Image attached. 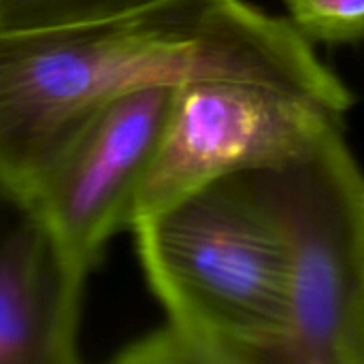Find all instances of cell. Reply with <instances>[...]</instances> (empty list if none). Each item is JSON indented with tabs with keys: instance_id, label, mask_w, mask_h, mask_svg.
<instances>
[{
	"instance_id": "7",
	"label": "cell",
	"mask_w": 364,
	"mask_h": 364,
	"mask_svg": "<svg viewBox=\"0 0 364 364\" xmlns=\"http://www.w3.org/2000/svg\"><path fill=\"white\" fill-rule=\"evenodd\" d=\"M168 0H0V32L122 17Z\"/></svg>"
},
{
	"instance_id": "1",
	"label": "cell",
	"mask_w": 364,
	"mask_h": 364,
	"mask_svg": "<svg viewBox=\"0 0 364 364\" xmlns=\"http://www.w3.org/2000/svg\"><path fill=\"white\" fill-rule=\"evenodd\" d=\"M218 77L354 105L288 17L245 0H168L122 17L0 32V196L21 209L60 149L122 96Z\"/></svg>"
},
{
	"instance_id": "3",
	"label": "cell",
	"mask_w": 364,
	"mask_h": 364,
	"mask_svg": "<svg viewBox=\"0 0 364 364\" xmlns=\"http://www.w3.org/2000/svg\"><path fill=\"white\" fill-rule=\"evenodd\" d=\"M250 179L288 260L284 364H350L364 305V173L346 130Z\"/></svg>"
},
{
	"instance_id": "5",
	"label": "cell",
	"mask_w": 364,
	"mask_h": 364,
	"mask_svg": "<svg viewBox=\"0 0 364 364\" xmlns=\"http://www.w3.org/2000/svg\"><path fill=\"white\" fill-rule=\"evenodd\" d=\"M352 105L252 79L177 85L128 230L179 198L232 175L282 166L346 130Z\"/></svg>"
},
{
	"instance_id": "2",
	"label": "cell",
	"mask_w": 364,
	"mask_h": 364,
	"mask_svg": "<svg viewBox=\"0 0 364 364\" xmlns=\"http://www.w3.org/2000/svg\"><path fill=\"white\" fill-rule=\"evenodd\" d=\"M130 230L166 322L117 363L284 364L288 260L250 173L213 181Z\"/></svg>"
},
{
	"instance_id": "4",
	"label": "cell",
	"mask_w": 364,
	"mask_h": 364,
	"mask_svg": "<svg viewBox=\"0 0 364 364\" xmlns=\"http://www.w3.org/2000/svg\"><path fill=\"white\" fill-rule=\"evenodd\" d=\"M173 92L164 85L143 87L105 107L60 149L21 207L51 250L60 341L68 364L79 363L87 279L107 243L130 226Z\"/></svg>"
},
{
	"instance_id": "9",
	"label": "cell",
	"mask_w": 364,
	"mask_h": 364,
	"mask_svg": "<svg viewBox=\"0 0 364 364\" xmlns=\"http://www.w3.org/2000/svg\"><path fill=\"white\" fill-rule=\"evenodd\" d=\"M350 364H364V305L358 314L356 326H354V337H352V348H350Z\"/></svg>"
},
{
	"instance_id": "8",
	"label": "cell",
	"mask_w": 364,
	"mask_h": 364,
	"mask_svg": "<svg viewBox=\"0 0 364 364\" xmlns=\"http://www.w3.org/2000/svg\"><path fill=\"white\" fill-rule=\"evenodd\" d=\"M290 23L309 41L348 45L364 38V0H284Z\"/></svg>"
},
{
	"instance_id": "6",
	"label": "cell",
	"mask_w": 364,
	"mask_h": 364,
	"mask_svg": "<svg viewBox=\"0 0 364 364\" xmlns=\"http://www.w3.org/2000/svg\"><path fill=\"white\" fill-rule=\"evenodd\" d=\"M0 364H68L51 250L26 213L0 237Z\"/></svg>"
}]
</instances>
